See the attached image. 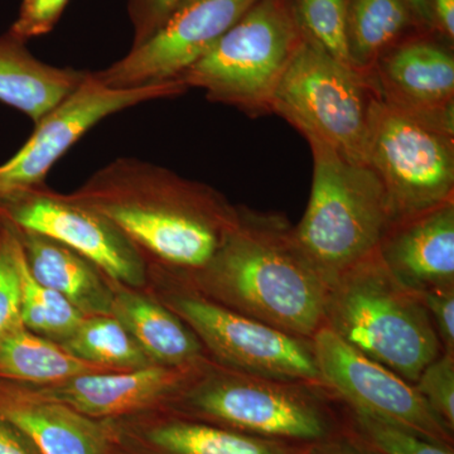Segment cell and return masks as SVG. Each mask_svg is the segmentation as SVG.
I'll list each match as a JSON object with an SVG mask.
<instances>
[{
    "instance_id": "6da1fadb",
    "label": "cell",
    "mask_w": 454,
    "mask_h": 454,
    "mask_svg": "<svg viewBox=\"0 0 454 454\" xmlns=\"http://www.w3.org/2000/svg\"><path fill=\"white\" fill-rule=\"evenodd\" d=\"M70 196L118 227L149 268L176 278L208 265L239 220L219 191L138 158H116Z\"/></svg>"
},
{
    "instance_id": "7a4b0ae2",
    "label": "cell",
    "mask_w": 454,
    "mask_h": 454,
    "mask_svg": "<svg viewBox=\"0 0 454 454\" xmlns=\"http://www.w3.org/2000/svg\"><path fill=\"white\" fill-rule=\"evenodd\" d=\"M172 278L292 336L310 340L324 325L327 286L277 212L239 206L238 223L208 265Z\"/></svg>"
},
{
    "instance_id": "3957f363",
    "label": "cell",
    "mask_w": 454,
    "mask_h": 454,
    "mask_svg": "<svg viewBox=\"0 0 454 454\" xmlns=\"http://www.w3.org/2000/svg\"><path fill=\"white\" fill-rule=\"evenodd\" d=\"M324 325L411 384L443 352L422 301L376 250L328 286Z\"/></svg>"
},
{
    "instance_id": "277c9868",
    "label": "cell",
    "mask_w": 454,
    "mask_h": 454,
    "mask_svg": "<svg viewBox=\"0 0 454 454\" xmlns=\"http://www.w3.org/2000/svg\"><path fill=\"white\" fill-rule=\"evenodd\" d=\"M324 385L277 380L210 360L164 409L252 437L306 446L334 433Z\"/></svg>"
},
{
    "instance_id": "5b68a950",
    "label": "cell",
    "mask_w": 454,
    "mask_h": 454,
    "mask_svg": "<svg viewBox=\"0 0 454 454\" xmlns=\"http://www.w3.org/2000/svg\"><path fill=\"white\" fill-rule=\"evenodd\" d=\"M312 188L306 212L294 226L301 249L325 286L378 249L391 221L380 179L316 139Z\"/></svg>"
},
{
    "instance_id": "8992f818",
    "label": "cell",
    "mask_w": 454,
    "mask_h": 454,
    "mask_svg": "<svg viewBox=\"0 0 454 454\" xmlns=\"http://www.w3.org/2000/svg\"><path fill=\"white\" fill-rule=\"evenodd\" d=\"M301 41L292 0H256L178 82L252 118L267 115Z\"/></svg>"
},
{
    "instance_id": "52a82bcc",
    "label": "cell",
    "mask_w": 454,
    "mask_h": 454,
    "mask_svg": "<svg viewBox=\"0 0 454 454\" xmlns=\"http://www.w3.org/2000/svg\"><path fill=\"white\" fill-rule=\"evenodd\" d=\"M148 289L191 328L217 365L277 380L321 384L312 340L227 309L157 269L149 268Z\"/></svg>"
},
{
    "instance_id": "ba28073f",
    "label": "cell",
    "mask_w": 454,
    "mask_h": 454,
    "mask_svg": "<svg viewBox=\"0 0 454 454\" xmlns=\"http://www.w3.org/2000/svg\"><path fill=\"white\" fill-rule=\"evenodd\" d=\"M369 79L340 64L303 35V41L274 94L271 113L306 139H316L355 163H365Z\"/></svg>"
},
{
    "instance_id": "9c48e42d",
    "label": "cell",
    "mask_w": 454,
    "mask_h": 454,
    "mask_svg": "<svg viewBox=\"0 0 454 454\" xmlns=\"http://www.w3.org/2000/svg\"><path fill=\"white\" fill-rule=\"evenodd\" d=\"M365 163L384 186L393 221L454 200V129L390 106L376 94Z\"/></svg>"
},
{
    "instance_id": "30bf717a",
    "label": "cell",
    "mask_w": 454,
    "mask_h": 454,
    "mask_svg": "<svg viewBox=\"0 0 454 454\" xmlns=\"http://www.w3.org/2000/svg\"><path fill=\"white\" fill-rule=\"evenodd\" d=\"M181 82L134 89H113L89 71L79 88L35 122L25 145L0 164V205L41 184L52 167L90 129L113 114L160 98H177L187 91Z\"/></svg>"
},
{
    "instance_id": "8fae6325",
    "label": "cell",
    "mask_w": 454,
    "mask_h": 454,
    "mask_svg": "<svg viewBox=\"0 0 454 454\" xmlns=\"http://www.w3.org/2000/svg\"><path fill=\"white\" fill-rule=\"evenodd\" d=\"M310 340L321 384L333 400L453 447V430L414 384L361 354L325 325Z\"/></svg>"
},
{
    "instance_id": "7c38bea8",
    "label": "cell",
    "mask_w": 454,
    "mask_h": 454,
    "mask_svg": "<svg viewBox=\"0 0 454 454\" xmlns=\"http://www.w3.org/2000/svg\"><path fill=\"white\" fill-rule=\"evenodd\" d=\"M0 219L47 236L94 262L112 282L149 286V267L139 250L103 215L73 197L41 184L0 205Z\"/></svg>"
},
{
    "instance_id": "4fadbf2b",
    "label": "cell",
    "mask_w": 454,
    "mask_h": 454,
    "mask_svg": "<svg viewBox=\"0 0 454 454\" xmlns=\"http://www.w3.org/2000/svg\"><path fill=\"white\" fill-rule=\"evenodd\" d=\"M256 0H182L168 20L122 59L97 71L104 85L134 89L178 82Z\"/></svg>"
},
{
    "instance_id": "5bb4252c",
    "label": "cell",
    "mask_w": 454,
    "mask_h": 454,
    "mask_svg": "<svg viewBox=\"0 0 454 454\" xmlns=\"http://www.w3.org/2000/svg\"><path fill=\"white\" fill-rule=\"evenodd\" d=\"M367 79L385 103L454 129V59L438 42L405 37L376 61Z\"/></svg>"
},
{
    "instance_id": "9a60e30c",
    "label": "cell",
    "mask_w": 454,
    "mask_h": 454,
    "mask_svg": "<svg viewBox=\"0 0 454 454\" xmlns=\"http://www.w3.org/2000/svg\"><path fill=\"white\" fill-rule=\"evenodd\" d=\"M210 360L187 367L88 373L49 387H27L92 419H118L166 408Z\"/></svg>"
},
{
    "instance_id": "2e32d148",
    "label": "cell",
    "mask_w": 454,
    "mask_h": 454,
    "mask_svg": "<svg viewBox=\"0 0 454 454\" xmlns=\"http://www.w3.org/2000/svg\"><path fill=\"white\" fill-rule=\"evenodd\" d=\"M118 454H300L283 442L252 437L168 409L104 420Z\"/></svg>"
},
{
    "instance_id": "e0dca14e",
    "label": "cell",
    "mask_w": 454,
    "mask_h": 454,
    "mask_svg": "<svg viewBox=\"0 0 454 454\" xmlns=\"http://www.w3.org/2000/svg\"><path fill=\"white\" fill-rule=\"evenodd\" d=\"M382 264L419 294L454 286V200L391 221L378 249Z\"/></svg>"
},
{
    "instance_id": "ac0fdd59",
    "label": "cell",
    "mask_w": 454,
    "mask_h": 454,
    "mask_svg": "<svg viewBox=\"0 0 454 454\" xmlns=\"http://www.w3.org/2000/svg\"><path fill=\"white\" fill-rule=\"evenodd\" d=\"M0 417L25 432L42 454H106V427L31 387L0 381Z\"/></svg>"
},
{
    "instance_id": "d6986e66",
    "label": "cell",
    "mask_w": 454,
    "mask_h": 454,
    "mask_svg": "<svg viewBox=\"0 0 454 454\" xmlns=\"http://www.w3.org/2000/svg\"><path fill=\"white\" fill-rule=\"evenodd\" d=\"M11 226L38 283L64 295L85 317L112 316L115 283L100 268L53 239Z\"/></svg>"
},
{
    "instance_id": "ffe728a7",
    "label": "cell",
    "mask_w": 454,
    "mask_h": 454,
    "mask_svg": "<svg viewBox=\"0 0 454 454\" xmlns=\"http://www.w3.org/2000/svg\"><path fill=\"white\" fill-rule=\"evenodd\" d=\"M112 316L127 328L154 365L187 367L210 360L191 328L148 288L115 283Z\"/></svg>"
},
{
    "instance_id": "44dd1931",
    "label": "cell",
    "mask_w": 454,
    "mask_h": 454,
    "mask_svg": "<svg viewBox=\"0 0 454 454\" xmlns=\"http://www.w3.org/2000/svg\"><path fill=\"white\" fill-rule=\"evenodd\" d=\"M88 74L44 64L9 32L0 38V101L25 113L35 124L79 88Z\"/></svg>"
},
{
    "instance_id": "7402d4cb",
    "label": "cell",
    "mask_w": 454,
    "mask_h": 454,
    "mask_svg": "<svg viewBox=\"0 0 454 454\" xmlns=\"http://www.w3.org/2000/svg\"><path fill=\"white\" fill-rule=\"evenodd\" d=\"M71 352L20 322L0 334V381L49 387L88 373L112 372Z\"/></svg>"
},
{
    "instance_id": "603a6c76",
    "label": "cell",
    "mask_w": 454,
    "mask_h": 454,
    "mask_svg": "<svg viewBox=\"0 0 454 454\" xmlns=\"http://www.w3.org/2000/svg\"><path fill=\"white\" fill-rule=\"evenodd\" d=\"M413 28L422 27L406 0H349L348 53L355 70L369 76L376 61Z\"/></svg>"
},
{
    "instance_id": "cb8c5ba5",
    "label": "cell",
    "mask_w": 454,
    "mask_h": 454,
    "mask_svg": "<svg viewBox=\"0 0 454 454\" xmlns=\"http://www.w3.org/2000/svg\"><path fill=\"white\" fill-rule=\"evenodd\" d=\"M61 346L74 356L114 372L154 365L114 316L83 317L79 327Z\"/></svg>"
},
{
    "instance_id": "d4e9b609",
    "label": "cell",
    "mask_w": 454,
    "mask_h": 454,
    "mask_svg": "<svg viewBox=\"0 0 454 454\" xmlns=\"http://www.w3.org/2000/svg\"><path fill=\"white\" fill-rule=\"evenodd\" d=\"M20 270L22 286V324L33 333L61 345L79 327L85 316L70 301L66 300L64 295L46 288L32 277L27 267L22 247Z\"/></svg>"
},
{
    "instance_id": "484cf974",
    "label": "cell",
    "mask_w": 454,
    "mask_h": 454,
    "mask_svg": "<svg viewBox=\"0 0 454 454\" xmlns=\"http://www.w3.org/2000/svg\"><path fill=\"white\" fill-rule=\"evenodd\" d=\"M292 3L303 35L340 64L354 68L348 41L349 0H292Z\"/></svg>"
},
{
    "instance_id": "4316f807",
    "label": "cell",
    "mask_w": 454,
    "mask_h": 454,
    "mask_svg": "<svg viewBox=\"0 0 454 454\" xmlns=\"http://www.w3.org/2000/svg\"><path fill=\"white\" fill-rule=\"evenodd\" d=\"M348 408V406H346ZM352 432L380 454H454L453 447L430 441L414 430L348 408Z\"/></svg>"
},
{
    "instance_id": "83f0119b",
    "label": "cell",
    "mask_w": 454,
    "mask_h": 454,
    "mask_svg": "<svg viewBox=\"0 0 454 454\" xmlns=\"http://www.w3.org/2000/svg\"><path fill=\"white\" fill-rule=\"evenodd\" d=\"M20 255L13 227L0 219V334L22 322Z\"/></svg>"
},
{
    "instance_id": "f1b7e54d",
    "label": "cell",
    "mask_w": 454,
    "mask_h": 454,
    "mask_svg": "<svg viewBox=\"0 0 454 454\" xmlns=\"http://www.w3.org/2000/svg\"><path fill=\"white\" fill-rule=\"evenodd\" d=\"M415 387L427 404L454 429V355L442 352L420 373Z\"/></svg>"
},
{
    "instance_id": "f546056e",
    "label": "cell",
    "mask_w": 454,
    "mask_h": 454,
    "mask_svg": "<svg viewBox=\"0 0 454 454\" xmlns=\"http://www.w3.org/2000/svg\"><path fill=\"white\" fill-rule=\"evenodd\" d=\"M70 0H22L11 33L20 41L47 35L55 28Z\"/></svg>"
},
{
    "instance_id": "4dcf8cb0",
    "label": "cell",
    "mask_w": 454,
    "mask_h": 454,
    "mask_svg": "<svg viewBox=\"0 0 454 454\" xmlns=\"http://www.w3.org/2000/svg\"><path fill=\"white\" fill-rule=\"evenodd\" d=\"M181 3L182 0H128V13L133 26L131 47L148 40Z\"/></svg>"
},
{
    "instance_id": "1f68e13d",
    "label": "cell",
    "mask_w": 454,
    "mask_h": 454,
    "mask_svg": "<svg viewBox=\"0 0 454 454\" xmlns=\"http://www.w3.org/2000/svg\"><path fill=\"white\" fill-rule=\"evenodd\" d=\"M430 317L442 351L454 355V286L417 294Z\"/></svg>"
},
{
    "instance_id": "d6a6232c",
    "label": "cell",
    "mask_w": 454,
    "mask_h": 454,
    "mask_svg": "<svg viewBox=\"0 0 454 454\" xmlns=\"http://www.w3.org/2000/svg\"><path fill=\"white\" fill-rule=\"evenodd\" d=\"M300 454H380L367 446L354 432H334L327 438L309 444Z\"/></svg>"
},
{
    "instance_id": "836d02e7",
    "label": "cell",
    "mask_w": 454,
    "mask_h": 454,
    "mask_svg": "<svg viewBox=\"0 0 454 454\" xmlns=\"http://www.w3.org/2000/svg\"><path fill=\"white\" fill-rule=\"evenodd\" d=\"M0 454H42L31 438L0 417Z\"/></svg>"
},
{
    "instance_id": "e575fe53",
    "label": "cell",
    "mask_w": 454,
    "mask_h": 454,
    "mask_svg": "<svg viewBox=\"0 0 454 454\" xmlns=\"http://www.w3.org/2000/svg\"><path fill=\"white\" fill-rule=\"evenodd\" d=\"M434 27L446 40H454V0H428Z\"/></svg>"
},
{
    "instance_id": "d590c367",
    "label": "cell",
    "mask_w": 454,
    "mask_h": 454,
    "mask_svg": "<svg viewBox=\"0 0 454 454\" xmlns=\"http://www.w3.org/2000/svg\"><path fill=\"white\" fill-rule=\"evenodd\" d=\"M406 2L411 5L418 23H419L424 31L430 32L435 29L434 20H433L428 0H406Z\"/></svg>"
},
{
    "instance_id": "8d00e7d4",
    "label": "cell",
    "mask_w": 454,
    "mask_h": 454,
    "mask_svg": "<svg viewBox=\"0 0 454 454\" xmlns=\"http://www.w3.org/2000/svg\"><path fill=\"white\" fill-rule=\"evenodd\" d=\"M106 454H118V453L114 452L112 448L107 447Z\"/></svg>"
}]
</instances>
